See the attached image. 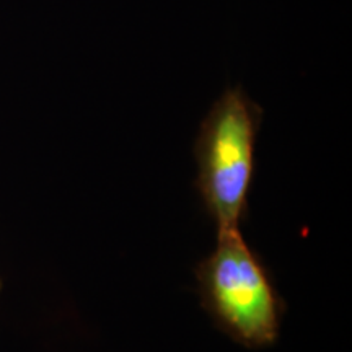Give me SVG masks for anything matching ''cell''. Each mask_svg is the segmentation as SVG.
<instances>
[{
    "instance_id": "6da1fadb",
    "label": "cell",
    "mask_w": 352,
    "mask_h": 352,
    "mask_svg": "<svg viewBox=\"0 0 352 352\" xmlns=\"http://www.w3.org/2000/svg\"><path fill=\"white\" fill-rule=\"evenodd\" d=\"M215 250L196 267L202 307L233 341L261 349L274 344L284 302L240 228H217Z\"/></svg>"
},
{
    "instance_id": "7a4b0ae2",
    "label": "cell",
    "mask_w": 352,
    "mask_h": 352,
    "mask_svg": "<svg viewBox=\"0 0 352 352\" xmlns=\"http://www.w3.org/2000/svg\"><path fill=\"white\" fill-rule=\"evenodd\" d=\"M263 109L241 87L227 90L201 122L195 144L197 191L217 228H240L248 212Z\"/></svg>"
},
{
    "instance_id": "3957f363",
    "label": "cell",
    "mask_w": 352,
    "mask_h": 352,
    "mask_svg": "<svg viewBox=\"0 0 352 352\" xmlns=\"http://www.w3.org/2000/svg\"><path fill=\"white\" fill-rule=\"evenodd\" d=\"M0 290H2V280H0Z\"/></svg>"
}]
</instances>
